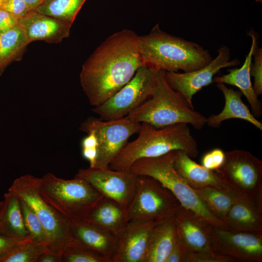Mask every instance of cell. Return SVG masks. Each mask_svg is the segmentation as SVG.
Listing matches in <instances>:
<instances>
[{"label":"cell","instance_id":"obj_1","mask_svg":"<svg viewBox=\"0 0 262 262\" xmlns=\"http://www.w3.org/2000/svg\"><path fill=\"white\" fill-rule=\"evenodd\" d=\"M139 35L123 29L108 36L82 66L80 82L91 105H101L133 77L143 66Z\"/></svg>","mask_w":262,"mask_h":262},{"label":"cell","instance_id":"obj_2","mask_svg":"<svg viewBox=\"0 0 262 262\" xmlns=\"http://www.w3.org/2000/svg\"><path fill=\"white\" fill-rule=\"evenodd\" d=\"M139 42L143 65L157 71L189 72L212 60L202 46L162 31L159 24L147 34L139 36Z\"/></svg>","mask_w":262,"mask_h":262},{"label":"cell","instance_id":"obj_3","mask_svg":"<svg viewBox=\"0 0 262 262\" xmlns=\"http://www.w3.org/2000/svg\"><path fill=\"white\" fill-rule=\"evenodd\" d=\"M174 150H182L192 158L198 155L197 143L188 124L179 123L157 128L150 124L141 123L138 137L125 146L109 167L129 171L138 159L156 157Z\"/></svg>","mask_w":262,"mask_h":262},{"label":"cell","instance_id":"obj_4","mask_svg":"<svg viewBox=\"0 0 262 262\" xmlns=\"http://www.w3.org/2000/svg\"><path fill=\"white\" fill-rule=\"evenodd\" d=\"M165 71L158 70L150 97L126 116L138 123H147L157 128L179 124L191 125L200 130L207 118L194 110L179 92L167 82Z\"/></svg>","mask_w":262,"mask_h":262},{"label":"cell","instance_id":"obj_5","mask_svg":"<svg viewBox=\"0 0 262 262\" xmlns=\"http://www.w3.org/2000/svg\"><path fill=\"white\" fill-rule=\"evenodd\" d=\"M42 198L67 221L85 220L102 196L88 182L75 176L71 180L48 173L40 178Z\"/></svg>","mask_w":262,"mask_h":262},{"label":"cell","instance_id":"obj_6","mask_svg":"<svg viewBox=\"0 0 262 262\" xmlns=\"http://www.w3.org/2000/svg\"><path fill=\"white\" fill-rule=\"evenodd\" d=\"M175 151L156 157L138 159L131 166L129 171L138 176L156 179L174 195L181 206L209 224L228 229L225 223L208 209L194 189L176 171L174 164Z\"/></svg>","mask_w":262,"mask_h":262},{"label":"cell","instance_id":"obj_7","mask_svg":"<svg viewBox=\"0 0 262 262\" xmlns=\"http://www.w3.org/2000/svg\"><path fill=\"white\" fill-rule=\"evenodd\" d=\"M39 190L40 178L26 174L15 179L8 191L35 213L47 238L48 252L62 255L72 240L68 222L42 198Z\"/></svg>","mask_w":262,"mask_h":262},{"label":"cell","instance_id":"obj_8","mask_svg":"<svg viewBox=\"0 0 262 262\" xmlns=\"http://www.w3.org/2000/svg\"><path fill=\"white\" fill-rule=\"evenodd\" d=\"M181 205L174 195L156 179L139 176L136 193L127 209L129 221H160L174 216Z\"/></svg>","mask_w":262,"mask_h":262},{"label":"cell","instance_id":"obj_9","mask_svg":"<svg viewBox=\"0 0 262 262\" xmlns=\"http://www.w3.org/2000/svg\"><path fill=\"white\" fill-rule=\"evenodd\" d=\"M158 71L140 66L132 79L112 97L92 111L103 120L126 116L151 95Z\"/></svg>","mask_w":262,"mask_h":262},{"label":"cell","instance_id":"obj_10","mask_svg":"<svg viewBox=\"0 0 262 262\" xmlns=\"http://www.w3.org/2000/svg\"><path fill=\"white\" fill-rule=\"evenodd\" d=\"M223 164L214 171L240 196L262 198V162L248 151L225 152Z\"/></svg>","mask_w":262,"mask_h":262},{"label":"cell","instance_id":"obj_11","mask_svg":"<svg viewBox=\"0 0 262 262\" xmlns=\"http://www.w3.org/2000/svg\"><path fill=\"white\" fill-rule=\"evenodd\" d=\"M141 123L124 117L111 120L90 117L81 124L85 132L93 131L98 139V154L94 167L106 168L127 144L129 138L139 133Z\"/></svg>","mask_w":262,"mask_h":262},{"label":"cell","instance_id":"obj_12","mask_svg":"<svg viewBox=\"0 0 262 262\" xmlns=\"http://www.w3.org/2000/svg\"><path fill=\"white\" fill-rule=\"evenodd\" d=\"M76 177L85 180L103 196L112 199L127 209L138 189L139 176L130 171L106 168L81 169Z\"/></svg>","mask_w":262,"mask_h":262},{"label":"cell","instance_id":"obj_13","mask_svg":"<svg viewBox=\"0 0 262 262\" xmlns=\"http://www.w3.org/2000/svg\"><path fill=\"white\" fill-rule=\"evenodd\" d=\"M239 64L237 59L230 60L229 49L222 45L218 49L216 57L205 66L182 73L165 71V76L170 86L182 95L189 104L194 107L193 96L203 87L212 83L214 76L221 69L236 66Z\"/></svg>","mask_w":262,"mask_h":262},{"label":"cell","instance_id":"obj_14","mask_svg":"<svg viewBox=\"0 0 262 262\" xmlns=\"http://www.w3.org/2000/svg\"><path fill=\"white\" fill-rule=\"evenodd\" d=\"M214 250L236 261L262 262V232H235L210 225Z\"/></svg>","mask_w":262,"mask_h":262},{"label":"cell","instance_id":"obj_15","mask_svg":"<svg viewBox=\"0 0 262 262\" xmlns=\"http://www.w3.org/2000/svg\"><path fill=\"white\" fill-rule=\"evenodd\" d=\"M158 222L129 221L118 237L117 250L113 262H144L151 231Z\"/></svg>","mask_w":262,"mask_h":262},{"label":"cell","instance_id":"obj_16","mask_svg":"<svg viewBox=\"0 0 262 262\" xmlns=\"http://www.w3.org/2000/svg\"><path fill=\"white\" fill-rule=\"evenodd\" d=\"M178 235L189 252H214L210 225L193 212L180 206L174 215Z\"/></svg>","mask_w":262,"mask_h":262},{"label":"cell","instance_id":"obj_17","mask_svg":"<svg viewBox=\"0 0 262 262\" xmlns=\"http://www.w3.org/2000/svg\"><path fill=\"white\" fill-rule=\"evenodd\" d=\"M71 238L82 247L112 260L118 237L85 220L67 221Z\"/></svg>","mask_w":262,"mask_h":262},{"label":"cell","instance_id":"obj_18","mask_svg":"<svg viewBox=\"0 0 262 262\" xmlns=\"http://www.w3.org/2000/svg\"><path fill=\"white\" fill-rule=\"evenodd\" d=\"M18 25L30 42L42 40L58 43L69 36L72 24L31 10L19 18Z\"/></svg>","mask_w":262,"mask_h":262},{"label":"cell","instance_id":"obj_19","mask_svg":"<svg viewBox=\"0 0 262 262\" xmlns=\"http://www.w3.org/2000/svg\"><path fill=\"white\" fill-rule=\"evenodd\" d=\"M223 222L232 231L262 232V198L240 196Z\"/></svg>","mask_w":262,"mask_h":262},{"label":"cell","instance_id":"obj_20","mask_svg":"<svg viewBox=\"0 0 262 262\" xmlns=\"http://www.w3.org/2000/svg\"><path fill=\"white\" fill-rule=\"evenodd\" d=\"M174 164L178 173L194 189L212 187L236 193L214 171L197 164L182 150H175Z\"/></svg>","mask_w":262,"mask_h":262},{"label":"cell","instance_id":"obj_21","mask_svg":"<svg viewBox=\"0 0 262 262\" xmlns=\"http://www.w3.org/2000/svg\"><path fill=\"white\" fill-rule=\"evenodd\" d=\"M248 35L251 38L252 43L242 66L239 68L229 69V72L227 74L213 77V82L229 84L239 88L250 104L253 115L255 117H259L262 114V105L253 90L250 73L253 54L257 46L258 40L252 31L249 32Z\"/></svg>","mask_w":262,"mask_h":262},{"label":"cell","instance_id":"obj_22","mask_svg":"<svg viewBox=\"0 0 262 262\" xmlns=\"http://www.w3.org/2000/svg\"><path fill=\"white\" fill-rule=\"evenodd\" d=\"M85 221L118 237L129 220L127 209L115 201L102 196Z\"/></svg>","mask_w":262,"mask_h":262},{"label":"cell","instance_id":"obj_23","mask_svg":"<svg viewBox=\"0 0 262 262\" xmlns=\"http://www.w3.org/2000/svg\"><path fill=\"white\" fill-rule=\"evenodd\" d=\"M216 86L223 93L225 105L222 111L217 115H212L207 118L206 124L212 128L219 127L225 120L237 118L246 120L262 131V124L250 111L242 99L243 94L226 86L223 83H216Z\"/></svg>","mask_w":262,"mask_h":262},{"label":"cell","instance_id":"obj_24","mask_svg":"<svg viewBox=\"0 0 262 262\" xmlns=\"http://www.w3.org/2000/svg\"><path fill=\"white\" fill-rule=\"evenodd\" d=\"M177 236L174 215L158 222L151 231L144 262H165Z\"/></svg>","mask_w":262,"mask_h":262},{"label":"cell","instance_id":"obj_25","mask_svg":"<svg viewBox=\"0 0 262 262\" xmlns=\"http://www.w3.org/2000/svg\"><path fill=\"white\" fill-rule=\"evenodd\" d=\"M0 234L15 238H31L25 226L19 200L8 191L0 201Z\"/></svg>","mask_w":262,"mask_h":262},{"label":"cell","instance_id":"obj_26","mask_svg":"<svg viewBox=\"0 0 262 262\" xmlns=\"http://www.w3.org/2000/svg\"><path fill=\"white\" fill-rule=\"evenodd\" d=\"M194 190L208 209L223 222L232 205L240 196L235 192L224 191L212 187Z\"/></svg>","mask_w":262,"mask_h":262},{"label":"cell","instance_id":"obj_27","mask_svg":"<svg viewBox=\"0 0 262 262\" xmlns=\"http://www.w3.org/2000/svg\"><path fill=\"white\" fill-rule=\"evenodd\" d=\"M30 43L18 25L0 34V70L23 51Z\"/></svg>","mask_w":262,"mask_h":262},{"label":"cell","instance_id":"obj_28","mask_svg":"<svg viewBox=\"0 0 262 262\" xmlns=\"http://www.w3.org/2000/svg\"><path fill=\"white\" fill-rule=\"evenodd\" d=\"M86 0H44L34 10L71 24Z\"/></svg>","mask_w":262,"mask_h":262},{"label":"cell","instance_id":"obj_29","mask_svg":"<svg viewBox=\"0 0 262 262\" xmlns=\"http://www.w3.org/2000/svg\"><path fill=\"white\" fill-rule=\"evenodd\" d=\"M48 251L46 246L31 240L12 249L0 259V262H38Z\"/></svg>","mask_w":262,"mask_h":262},{"label":"cell","instance_id":"obj_30","mask_svg":"<svg viewBox=\"0 0 262 262\" xmlns=\"http://www.w3.org/2000/svg\"><path fill=\"white\" fill-rule=\"evenodd\" d=\"M19 200L25 226L29 237L33 241L48 247V242L45 231L35 213L27 203Z\"/></svg>","mask_w":262,"mask_h":262},{"label":"cell","instance_id":"obj_31","mask_svg":"<svg viewBox=\"0 0 262 262\" xmlns=\"http://www.w3.org/2000/svg\"><path fill=\"white\" fill-rule=\"evenodd\" d=\"M63 262H112L109 258L95 254L77 244L73 240L65 247L62 254Z\"/></svg>","mask_w":262,"mask_h":262},{"label":"cell","instance_id":"obj_32","mask_svg":"<svg viewBox=\"0 0 262 262\" xmlns=\"http://www.w3.org/2000/svg\"><path fill=\"white\" fill-rule=\"evenodd\" d=\"M253 57L254 62L251 64L250 73L254 78L253 88L258 96L262 94V49L258 46L255 48Z\"/></svg>","mask_w":262,"mask_h":262},{"label":"cell","instance_id":"obj_33","mask_svg":"<svg viewBox=\"0 0 262 262\" xmlns=\"http://www.w3.org/2000/svg\"><path fill=\"white\" fill-rule=\"evenodd\" d=\"M236 261L217 252L198 253L189 252L185 262H234Z\"/></svg>","mask_w":262,"mask_h":262},{"label":"cell","instance_id":"obj_34","mask_svg":"<svg viewBox=\"0 0 262 262\" xmlns=\"http://www.w3.org/2000/svg\"><path fill=\"white\" fill-rule=\"evenodd\" d=\"M225 152L220 148H215L206 153L201 160V165L206 168L215 171L223 164Z\"/></svg>","mask_w":262,"mask_h":262},{"label":"cell","instance_id":"obj_35","mask_svg":"<svg viewBox=\"0 0 262 262\" xmlns=\"http://www.w3.org/2000/svg\"><path fill=\"white\" fill-rule=\"evenodd\" d=\"M0 8L19 18L31 11L24 0H4Z\"/></svg>","mask_w":262,"mask_h":262},{"label":"cell","instance_id":"obj_36","mask_svg":"<svg viewBox=\"0 0 262 262\" xmlns=\"http://www.w3.org/2000/svg\"><path fill=\"white\" fill-rule=\"evenodd\" d=\"M189 250L178 233L175 243L165 262H185Z\"/></svg>","mask_w":262,"mask_h":262},{"label":"cell","instance_id":"obj_37","mask_svg":"<svg viewBox=\"0 0 262 262\" xmlns=\"http://www.w3.org/2000/svg\"><path fill=\"white\" fill-rule=\"evenodd\" d=\"M31 240L33 239L11 238L0 234V259L16 246Z\"/></svg>","mask_w":262,"mask_h":262},{"label":"cell","instance_id":"obj_38","mask_svg":"<svg viewBox=\"0 0 262 262\" xmlns=\"http://www.w3.org/2000/svg\"><path fill=\"white\" fill-rule=\"evenodd\" d=\"M19 18L0 8V33L18 26Z\"/></svg>","mask_w":262,"mask_h":262},{"label":"cell","instance_id":"obj_39","mask_svg":"<svg viewBox=\"0 0 262 262\" xmlns=\"http://www.w3.org/2000/svg\"><path fill=\"white\" fill-rule=\"evenodd\" d=\"M87 135L82 141V148H98V142L95 132L90 130L86 132Z\"/></svg>","mask_w":262,"mask_h":262},{"label":"cell","instance_id":"obj_40","mask_svg":"<svg viewBox=\"0 0 262 262\" xmlns=\"http://www.w3.org/2000/svg\"><path fill=\"white\" fill-rule=\"evenodd\" d=\"M62 255L49 252L43 253L39 258L38 262H62Z\"/></svg>","mask_w":262,"mask_h":262},{"label":"cell","instance_id":"obj_41","mask_svg":"<svg viewBox=\"0 0 262 262\" xmlns=\"http://www.w3.org/2000/svg\"><path fill=\"white\" fill-rule=\"evenodd\" d=\"M31 10H34L44 0H24Z\"/></svg>","mask_w":262,"mask_h":262},{"label":"cell","instance_id":"obj_42","mask_svg":"<svg viewBox=\"0 0 262 262\" xmlns=\"http://www.w3.org/2000/svg\"><path fill=\"white\" fill-rule=\"evenodd\" d=\"M3 1V0H0V7Z\"/></svg>","mask_w":262,"mask_h":262},{"label":"cell","instance_id":"obj_43","mask_svg":"<svg viewBox=\"0 0 262 262\" xmlns=\"http://www.w3.org/2000/svg\"><path fill=\"white\" fill-rule=\"evenodd\" d=\"M256 1H262V0H255Z\"/></svg>","mask_w":262,"mask_h":262},{"label":"cell","instance_id":"obj_44","mask_svg":"<svg viewBox=\"0 0 262 262\" xmlns=\"http://www.w3.org/2000/svg\"></svg>","mask_w":262,"mask_h":262},{"label":"cell","instance_id":"obj_45","mask_svg":"<svg viewBox=\"0 0 262 262\" xmlns=\"http://www.w3.org/2000/svg\"></svg>","mask_w":262,"mask_h":262}]
</instances>
